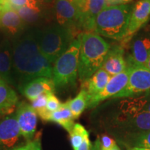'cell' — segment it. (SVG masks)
Wrapping results in <instances>:
<instances>
[{
    "label": "cell",
    "instance_id": "cell-12",
    "mask_svg": "<svg viewBox=\"0 0 150 150\" xmlns=\"http://www.w3.org/2000/svg\"><path fill=\"white\" fill-rule=\"evenodd\" d=\"M21 134L16 112L0 118V150L10 149Z\"/></svg>",
    "mask_w": 150,
    "mask_h": 150
},
{
    "label": "cell",
    "instance_id": "cell-6",
    "mask_svg": "<svg viewBox=\"0 0 150 150\" xmlns=\"http://www.w3.org/2000/svg\"><path fill=\"white\" fill-rule=\"evenodd\" d=\"M76 37L72 31L57 24L37 29L38 44L41 52L54 64Z\"/></svg>",
    "mask_w": 150,
    "mask_h": 150
},
{
    "label": "cell",
    "instance_id": "cell-32",
    "mask_svg": "<svg viewBox=\"0 0 150 150\" xmlns=\"http://www.w3.org/2000/svg\"><path fill=\"white\" fill-rule=\"evenodd\" d=\"M145 104L144 106V110L150 112V92L145 94Z\"/></svg>",
    "mask_w": 150,
    "mask_h": 150
},
{
    "label": "cell",
    "instance_id": "cell-11",
    "mask_svg": "<svg viewBox=\"0 0 150 150\" xmlns=\"http://www.w3.org/2000/svg\"><path fill=\"white\" fill-rule=\"evenodd\" d=\"M130 71V67H127L126 70L122 72L111 76L104 89L101 93L89 99L88 108H93L96 107L103 101L112 98L122 91L126 87L129 81Z\"/></svg>",
    "mask_w": 150,
    "mask_h": 150
},
{
    "label": "cell",
    "instance_id": "cell-8",
    "mask_svg": "<svg viewBox=\"0 0 150 150\" xmlns=\"http://www.w3.org/2000/svg\"><path fill=\"white\" fill-rule=\"evenodd\" d=\"M130 75L126 87L112 98L135 97L150 92V70L145 66L130 67Z\"/></svg>",
    "mask_w": 150,
    "mask_h": 150
},
{
    "label": "cell",
    "instance_id": "cell-20",
    "mask_svg": "<svg viewBox=\"0 0 150 150\" xmlns=\"http://www.w3.org/2000/svg\"><path fill=\"white\" fill-rule=\"evenodd\" d=\"M110 77L111 76L101 67L88 79L81 82V88L86 90L90 99L104 89Z\"/></svg>",
    "mask_w": 150,
    "mask_h": 150
},
{
    "label": "cell",
    "instance_id": "cell-4",
    "mask_svg": "<svg viewBox=\"0 0 150 150\" xmlns=\"http://www.w3.org/2000/svg\"><path fill=\"white\" fill-rule=\"evenodd\" d=\"M132 6L120 4L105 8L97 16L94 33L108 38L122 41L126 36Z\"/></svg>",
    "mask_w": 150,
    "mask_h": 150
},
{
    "label": "cell",
    "instance_id": "cell-31",
    "mask_svg": "<svg viewBox=\"0 0 150 150\" xmlns=\"http://www.w3.org/2000/svg\"><path fill=\"white\" fill-rule=\"evenodd\" d=\"M92 147H93V145L89 139V137H87L83 140L81 145L76 150H92Z\"/></svg>",
    "mask_w": 150,
    "mask_h": 150
},
{
    "label": "cell",
    "instance_id": "cell-17",
    "mask_svg": "<svg viewBox=\"0 0 150 150\" xmlns=\"http://www.w3.org/2000/svg\"><path fill=\"white\" fill-rule=\"evenodd\" d=\"M102 68L110 76H115L126 70L127 64L125 59V47L121 45L110 46Z\"/></svg>",
    "mask_w": 150,
    "mask_h": 150
},
{
    "label": "cell",
    "instance_id": "cell-26",
    "mask_svg": "<svg viewBox=\"0 0 150 150\" xmlns=\"http://www.w3.org/2000/svg\"><path fill=\"white\" fill-rule=\"evenodd\" d=\"M27 26H33L38 23L42 18V11H37L24 6L16 10Z\"/></svg>",
    "mask_w": 150,
    "mask_h": 150
},
{
    "label": "cell",
    "instance_id": "cell-34",
    "mask_svg": "<svg viewBox=\"0 0 150 150\" xmlns=\"http://www.w3.org/2000/svg\"><path fill=\"white\" fill-rule=\"evenodd\" d=\"M127 150H150L149 148L140 147H126Z\"/></svg>",
    "mask_w": 150,
    "mask_h": 150
},
{
    "label": "cell",
    "instance_id": "cell-23",
    "mask_svg": "<svg viewBox=\"0 0 150 150\" xmlns=\"http://www.w3.org/2000/svg\"><path fill=\"white\" fill-rule=\"evenodd\" d=\"M118 140L126 147H140L150 149V130L124 137Z\"/></svg>",
    "mask_w": 150,
    "mask_h": 150
},
{
    "label": "cell",
    "instance_id": "cell-37",
    "mask_svg": "<svg viewBox=\"0 0 150 150\" xmlns=\"http://www.w3.org/2000/svg\"><path fill=\"white\" fill-rule=\"evenodd\" d=\"M119 4H127V3L131 2L132 0H117Z\"/></svg>",
    "mask_w": 150,
    "mask_h": 150
},
{
    "label": "cell",
    "instance_id": "cell-35",
    "mask_svg": "<svg viewBox=\"0 0 150 150\" xmlns=\"http://www.w3.org/2000/svg\"><path fill=\"white\" fill-rule=\"evenodd\" d=\"M35 1H38L40 4H50L53 2L54 0H35Z\"/></svg>",
    "mask_w": 150,
    "mask_h": 150
},
{
    "label": "cell",
    "instance_id": "cell-38",
    "mask_svg": "<svg viewBox=\"0 0 150 150\" xmlns=\"http://www.w3.org/2000/svg\"><path fill=\"white\" fill-rule=\"evenodd\" d=\"M108 150H121V149H120V148L119 146H118L117 144H116V145H114L113 147L111 148V149H108Z\"/></svg>",
    "mask_w": 150,
    "mask_h": 150
},
{
    "label": "cell",
    "instance_id": "cell-30",
    "mask_svg": "<svg viewBox=\"0 0 150 150\" xmlns=\"http://www.w3.org/2000/svg\"><path fill=\"white\" fill-rule=\"evenodd\" d=\"M101 150H108L116 145V142L108 135L104 134L99 138Z\"/></svg>",
    "mask_w": 150,
    "mask_h": 150
},
{
    "label": "cell",
    "instance_id": "cell-2",
    "mask_svg": "<svg viewBox=\"0 0 150 150\" xmlns=\"http://www.w3.org/2000/svg\"><path fill=\"white\" fill-rule=\"evenodd\" d=\"M12 46L15 80L19 89L35 79L52 78L53 64L39 48L37 29L26 30L13 40Z\"/></svg>",
    "mask_w": 150,
    "mask_h": 150
},
{
    "label": "cell",
    "instance_id": "cell-9",
    "mask_svg": "<svg viewBox=\"0 0 150 150\" xmlns=\"http://www.w3.org/2000/svg\"><path fill=\"white\" fill-rule=\"evenodd\" d=\"M129 44V52L125 56L127 67H146L150 56V33L143 31L135 34Z\"/></svg>",
    "mask_w": 150,
    "mask_h": 150
},
{
    "label": "cell",
    "instance_id": "cell-5",
    "mask_svg": "<svg viewBox=\"0 0 150 150\" xmlns=\"http://www.w3.org/2000/svg\"><path fill=\"white\" fill-rule=\"evenodd\" d=\"M81 33L75 38L66 51L53 64L52 79L56 90L66 89L76 86Z\"/></svg>",
    "mask_w": 150,
    "mask_h": 150
},
{
    "label": "cell",
    "instance_id": "cell-13",
    "mask_svg": "<svg viewBox=\"0 0 150 150\" xmlns=\"http://www.w3.org/2000/svg\"><path fill=\"white\" fill-rule=\"evenodd\" d=\"M107 7V0H86L79 7L80 29L83 33H94L95 20L101 11Z\"/></svg>",
    "mask_w": 150,
    "mask_h": 150
},
{
    "label": "cell",
    "instance_id": "cell-28",
    "mask_svg": "<svg viewBox=\"0 0 150 150\" xmlns=\"http://www.w3.org/2000/svg\"><path fill=\"white\" fill-rule=\"evenodd\" d=\"M62 103L60 102L54 93L47 94V110L49 112H53L60 108Z\"/></svg>",
    "mask_w": 150,
    "mask_h": 150
},
{
    "label": "cell",
    "instance_id": "cell-15",
    "mask_svg": "<svg viewBox=\"0 0 150 150\" xmlns=\"http://www.w3.org/2000/svg\"><path fill=\"white\" fill-rule=\"evenodd\" d=\"M0 29L13 40L23 34L27 25L14 9L3 10L0 15Z\"/></svg>",
    "mask_w": 150,
    "mask_h": 150
},
{
    "label": "cell",
    "instance_id": "cell-16",
    "mask_svg": "<svg viewBox=\"0 0 150 150\" xmlns=\"http://www.w3.org/2000/svg\"><path fill=\"white\" fill-rule=\"evenodd\" d=\"M0 79L9 85H16L13 61L12 42L4 38L0 43Z\"/></svg>",
    "mask_w": 150,
    "mask_h": 150
},
{
    "label": "cell",
    "instance_id": "cell-18",
    "mask_svg": "<svg viewBox=\"0 0 150 150\" xmlns=\"http://www.w3.org/2000/svg\"><path fill=\"white\" fill-rule=\"evenodd\" d=\"M20 91L31 102L42 94L54 93L56 88L52 79L40 77L28 82Z\"/></svg>",
    "mask_w": 150,
    "mask_h": 150
},
{
    "label": "cell",
    "instance_id": "cell-36",
    "mask_svg": "<svg viewBox=\"0 0 150 150\" xmlns=\"http://www.w3.org/2000/svg\"><path fill=\"white\" fill-rule=\"evenodd\" d=\"M72 1H74L75 4H76L78 6V7H79L82 4H83L84 2H85L86 0H72Z\"/></svg>",
    "mask_w": 150,
    "mask_h": 150
},
{
    "label": "cell",
    "instance_id": "cell-25",
    "mask_svg": "<svg viewBox=\"0 0 150 150\" xmlns=\"http://www.w3.org/2000/svg\"><path fill=\"white\" fill-rule=\"evenodd\" d=\"M70 136L73 149L76 150L81 145L85 138L89 137V133L83 125L75 123L70 132Z\"/></svg>",
    "mask_w": 150,
    "mask_h": 150
},
{
    "label": "cell",
    "instance_id": "cell-39",
    "mask_svg": "<svg viewBox=\"0 0 150 150\" xmlns=\"http://www.w3.org/2000/svg\"><path fill=\"white\" fill-rule=\"evenodd\" d=\"M146 67H147V68L150 70V56H149V59H148V61H147V65H146Z\"/></svg>",
    "mask_w": 150,
    "mask_h": 150
},
{
    "label": "cell",
    "instance_id": "cell-22",
    "mask_svg": "<svg viewBox=\"0 0 150 150\" xmlns=\"http://www.w3.org/2000/svg\"><path fill=\"white\" fill-rule=\"evenodd\" d=\"M89 97L85 89L81 88L74 99L67 101V104L72 112L74 119H77L85 109L88 108Z\"/></svg>",
    "mask_w": 150,
    "mask_h": 150
},
{
    "label": "cell",
    "instance_id": "cell-24",
    "mask_svg": "<svg viewBox=\"0 0 150 150\" xmlns=\"http://www.w3.org/2000/svg\"><path fill=\"white\" fill-rule=\"evenodd\" d=\"M47 94H42L31 101V106L42 120L50 122L52 112H49L47 110Z\"/></svg>",
    "mask_w": 150,
    "mask_h": 150
},
{
    "label": "cell",
    "instance_id": "cell-10",
    "mask_svg": "<svg viewBox=\"0 0 150 150\" xmlns=\"http://www.w3.org/2000/svg\"><path fill=\"white\" fill-rule=\"evenodd\" d=\"M150 18V0H138L132 6L128 30L121 45L128 46L132 38L149 21Z\"/></svg>",
    "mask_w": 150,
    "mask_h": 150
},
{
    "label": "cell",
    "instance_id": "cell-14",
    "mask_svg": "<svg viewBox=\"0 0 150 150\" xmlns=\"http://www.w3.org/2000/svg\"><path fill=\"white\" fill-rule=\"evenodd\" d=\"M16 113L20 134L29 142L32 139L36 130L38 122L36 112L31 105L22 102L18 104Z\"/></svg>",
    "mask_w": 150,
    "mask_h": 150
},
{
    "label": "cell",
    "instance_id": "cell-1",
    "mask_svg": "<svg viewBox=\"0 0 150 150\" xmlns=\"http://www.w3.org/2000/svg\"><path fill=\"white\" fill-rule=\"evenodd\" d=\"M112 99L103 108L101 121L118 139L150 130V112L144 110L145 95Z\"/></svg>",
    "mask_w": 150,
    "mask_h": 150
},
{
    "label": "cell",
    "instance_id": "cell-7",
    "mask_svg": "<svg viewBox=\"0 0 150 150\" xmlns=\"http://www.w3.org/2000/svg\"><path fill=\"white\" fill-rule=\"evenodd\" d=\"M53 11L56 24L66 28L77 37L80 33V11L72 0H54Z\"/></svg>",
    "mask_w": 150,
    "mask_h": 150
},
{
    "label": "cell",
    "instance_id": "cell-33",
    "mask_svg": "<svg viewBox=\"0 0 150 150\" xmlns=\"http://www.w3.org/2000/svg\"><path fill=\"white\" fill-rule=\"evenodd\" d=\"M92 150H101L100 147V140L99 138H97V140H95L92 147Z\"/></svg>",
    "mask_w": 150,
    "mask_h": 150
},
{
    "label": "cell",
    "instance_id": "cell-27",
    "mask_svg": "<svg viewBox=\"0 0 150 150\" xmlns=\"http://www.w3.org/2000/svg\"><path fill=\"white\" fill-rule=\"evenodd\" d=\"M13 8L17 10L21 7H28V8L33 9L37 11H42L41 4H40L35 0H9Z\"/></svg>",
    "mask_w": 150,
    "mask_h": 150
},
{
    "label": "cell",
    "instance_id": "cell-19",
    "mask_svg": "<svg viewBox=\"0 0 150 150\" xmlns=\"http://www.w3.org/2000/svg\"><path fill=\"white\" fill-rule=\"evenodd\" d=\"M18 102V97L8 83L0 79V116L13 113Z\"/></svg>",
    "mask_w": 150,
    "mask_h": 150
},
{
    "label": "cell",
    "instance_id": "cell-40",
    "mask_svg": "<svg viewBox=\"0 0 150 150\" xmlns=\"http://www.w3.org/2000/svg\"><path fill=\"white\" fill-rule=\"evenodd\" d=\"M2 11H3V8H2V7H1V6H0V15H1V12H2Z\"/></svg>",
    "mask_w": 150,
    "mask_h": 150
},
{
    "label": "cell",
    "instance_id": "cell-21",
    "mask_svg": "<svg viewBox=\"0 0 150 150\" xmlns=\"http://www.w3.org/2000/svg\"><path fill=\"white\" fill-rule=\"evenodd\" d=\"M74 118L67 102L63 103L56 111L52 112L50 122L59 124L69 133L74 126Z\"/></svg>",
    "mask_w": 150,
    "mask_h": 150
},
{
    "label": "cell",
    "instance_id": "cell-3",
    "mask_svg": "<svg viewBox=\"0 0 150 150\" xmlns=\"http://www.w3.org/2000/svg\"><path fill=\"white\" fill-rule=\"evenodd\" d=\"M110 45L95 33H82L78 63L81 82L88 79L102 67Z\"/></svg>",
    "mask_w": 150,
    "mask_h": 150
},
{
    "label": "cell",
    "instance_id": "cell-29",
    "mask_svg": "<svg viewBox=\"0 0 150 150\" xmlns=\"http://www.w3.org/2000/svg\"><path fill=\"white\" fill-rule=\"evenodd\" d=\"M12 150H42L40 138H36L33 140H30L26 145Z\"/></svg>",
    "mask_w": 150,
    "mask_h": 150
}]
</instances>
